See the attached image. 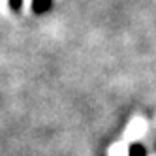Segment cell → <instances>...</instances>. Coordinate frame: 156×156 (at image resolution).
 <instances>
[{"label":"cell","instance_id":"1","mask_svg":"<svg viewBox=\"0 0 156 156\" xmlns=\"http://www.w3.org/2000/svg\"><path fill=\"white\" fill-rule=\"evenodd\" d=\"M145 133V122L141 119H133L130 122V126L126 130V139L128 141H133V139H139Z\"/></svg>","mask_w":156,"mask_h":156},{"label":"cell","instance_id":"2","mask_svg":"<svg viewBox=\"0 0 156 156\" xmlns=\"http://www.w3.org/2000/svg\"><path fill=\"white\" fill-rule=\"evenodd\" d=\"M51 2L53 0H32V12L34 13H45L47 9L51 8Z\"/></svg>","mask_w":156,"mask_h":156},{"label":"cell","instance_id":"3","mask_svg":"<svg viewBox=\"0 0 156 156\" xmlns=\"http://www.w3.org/2000/svg\"><path fill=\"white\" fill-rule=\"evenodd\" d=\"M109 156H128V147L126 143H115L109 149Z\"/></svg>","mask_w":156,"mask_h":156},{"label":"cell","instance_id":"4","mask_svg":"<svg viewBox=\"0 0 156 156\" xmlns=\"http://www.w3.org/2000/svg\"><path fill=\"white\" fill-rule=\"evenodd\" d=\"M9 2V8L13 9V12H19L21 8H23V0H8Z\"/></svg>","mask_w":156,"mask_h":156}]
</instances>
